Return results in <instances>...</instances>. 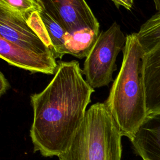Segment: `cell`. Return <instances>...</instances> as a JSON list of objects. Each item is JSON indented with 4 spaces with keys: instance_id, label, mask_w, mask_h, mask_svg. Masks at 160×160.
<instances>
[{
    "instance_id": "6da1fadb",
    "label": "cell",
    "mask_w": 160,
    "mask_h": 160,
    "mask_svg": "<svg viewBox=\"0 0 160 160\" xmlns=\"http://www.w3.org/2000/svg\"><path fill=\"white\" fill-rule=\"evenodd\" d=\"M94 92L75 60L59 62L54 77L30 96L33 121L29 136L34 152L43 157L66 152L80 128Z\"/></svg>"
},
{
    "instance_id": "7a4b0ae2",
    "label": "cell",
    "mask_w": 160,
    "mask_h": 160,
    "mask_svg": "<svg viewBox=\"0 0 160 160\" xmlns=\"http://www.w3.org/2000/svg\"><path fill=\"white\" fill-rule=\"evenodd\" d=\"M121 67L104 102L122 136L132 140L148 120L141 76L144 51L136 32L126 36Z\"/></svg>"
},
{
    "instance_id": "3957f363",
    "label": "cell",
    "mask_w": 160,
    "mask_h": 160,
    "mask_svg": "<svg viewBox=\"0 0 160 160\" xmlns=\"http://www.w3.org/2000/svg\"><path fill=\"white\" fill-rule=\"evenodd\" d=\"M122 136L104 102H96L59 160H121Z\"/></svg>"
},
{
    "instance_id": "277c9868",
    "label": "cell",
    "mask_w": 160,
    "mask_h": 160,
    "mask_svg": "<svg viewBox=\"0 0 160 160\" xmlns=\"http://www.w3.org/2000/svg\"><path fill=\"white\" fill-rule=\"evenodd\" d=\"M126 41V36L116 22L99 33L86 57L82 69L86 81L92 88L108 86L113 81L116 58Z\"/></svg>"
},
{
    "instance_id": "5b68a950",
    "label": "cell",
    "mask_w": 160,
    "mask_h": 160,
    "mask_svg": "<svg viewBox=\"0 0 160 160\" xmlns=\"http://www.w3.org/2000/svg\"><path fill=\"white\" fill-rule=\"evenodd\" d=\"M42 9L76 41L81 34H99V23L85 0H39Z\"/></svg>"
},
{
    "instance_id": "8992f818",
    "label": "cell",
    "mask_w": 160,
    "mask_h": 160,
    "mask_svg": "<svg viewBox=\"0 0 160 160\" xmlns=\"http://www.w3.org/2000/svg\"><path fill=\"white\" fill-rule=\"evenodd\" d=\"M0 37L36 52L53 54L52 50L31 28L24 17L1 5Z\"/></svg>"
},
{
    "instance_id": "52a82bcc",
    "label": "cell",
    "mask_w": 160,
    "mask_h": 160,
    "mask_svg": "<svg viewBox=\"0 0 160 160\" xmlns=\"http://www.w3.org/2000/svg\"><path fill=\"white\" fill-rule=\"evenodd\" d=\"M0 57L9 64L29 71L54 74L58 64L52 53H39L0 37Z\"/></svg>"
},
{
    "instance_id": "ba28073f",
    "label": "cell",
    "mask_w": 160,
    "mask_h": 160,
    "mask_svg": "<svg viewBox=\"0 0 160 160\" xmlns=\"http://www.w3.org/2000/svg\"><path fill=\"white\" fill-rule=\"evenodd\" d=\"M141 76L148 119L160 115V47L144 54Z\"/></svg>"
},
{
    "instance_id": "9c48e42d",
    "label": "cell",
    "mask_w": 160,
    "mask_h": 160,
    "mask_svg": "<svg viewBox=\"0 0 160 160\" xmlns=\"http://www.w3.org/2000/svg\"><path fill=\"white\" fill-rule=\"evenodd\" d=\"M131 142L143 160H160V125L150 126L144 123Z\"/></svg>"
},
{
    "instance_id": "30bf717a",
    "label": "cell",
    "mask_w": 160,
    "mask_h": 160,
    "mask_svg": "<svg viewBox=\"0 0 160 160\" xmlns=\"http://www.w3.org/2000/svg\"><path fill=\"white\" fill-rule=\"evenodd\" d=\"M39 14L50 38L56 59H61L66 54L76 57L77 53L73 37L43 9Z\"/></svg>"
},
{
    "instance_id": "8fae6325",
    "label": "cell",
    "mask_w": 160,
    "mask_h": 160,
    "mask_svg": "<svg viewBox=\"0 0 160 160\" xmlns=\"http://www.w3.org/2000/svg\"><path fill=\"white\" fill-rule=\"evenodd\" d=\"M137 38L144 54L160 47V11L141 25Z\"/></svg>"
},
{
    "instance_id": "7c38bea8",
    "label": "cell",
    "mask_w": 160,
    "mask_h": 160,
    "mask_svg": "<svg viewBox=\"0 0 160 160\" xmlns=\"http://www.w3.org/2000/svg\"><path fill=\"white\" fill-rule=\"evenodd\" d=\"M0 5L19 14L25 19L29 14L42 10L39 0H0Z\"/></svg>"
},
{
    "instance_id": "4fadbf2b",
    "label": "cell",
    "mask_w": 160,
    "mask_h": 160,
    "mask_svg": "<svg viewBox=\"0 0 160 160\" xmlns=\"http://www.w3.org/2000/svg\"><path fill=\"white\" fill-rule=\"evenodd\" d=\"M11 88V85L2 72H0V96L4 94L8 89Z\"/></svg>"
}]
</instances>
